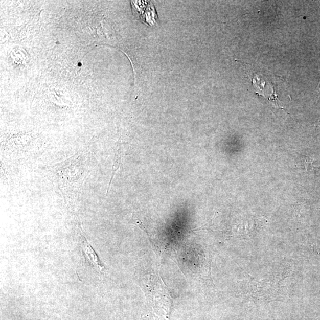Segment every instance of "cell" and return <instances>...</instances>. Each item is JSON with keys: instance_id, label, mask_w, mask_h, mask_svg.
Instances as JSON below:
<instances>
[{"instance_id": "3957f363", "label": "cell", "mask_w": 320, "mask_h": 320, "mask_svg": "<svg viewBox=\"0 0 320 320\" xmlns=\"http://www.w3.org/2000/svg\"><path fill=\"white\" fill-rule=\"evenodd\" d=\"M80 242L81 247L83 248L85 255H87L89 261H90L97 269H98L99 271H102L103 267L100 265L98 257L97 256L94 250H93L84 236L81 237Z\"/></svg>"}, {"instance_id": "6da1fadb", "label": "cell", "mask_w": 320, "mask_h": 320, "mask_svg": "<svg viewBox=\"0 0 320 320\" xmlns=\"http://www.w3.org/2000/svg\"><path fill=\"white\" fill-rule=\"evenodd\" d=\"M88 159L86 152H78L65 161L56 164L51 170L55 184L70 207L75 205L80 190L88 176Z\"/></svg>"}, {"instance_id": "7a4b0ae2", "label": "cell", "mask_w": 320, "mask_h": 320, "mask_svg": "<svg viewBox=\"0 0 320 320\" xmlns=\"http://www.w3.org/2000/svg\"><path fill=\"white\" fill-rule=\"evenodd\" d=\"M252 83L255 88L256 94L260 96H264L270 100L273 105L278 108H282L279 105L278 97L275 94V88L270 80L266 79L261 73H256L252 78Z\"/></svg>"}, {"instance_id": "8992f818", "label": "cell", "mask_w": 320, "mask_h": 320, "mask_svg": "<svg viewBox=\"0 0 320 320\" xmlns=\"http://www.w3.org/2000/svg\"><path fill=\"white\" fill-rule=\"evenodd\" d=\"M319 125H320V121H319Z\"/></svg>"}, {"instance_id": "277c9868", "label": "cell", "mask_w": 320, "mask_h": 320, "mask_svg": "<svg viewBox=\"0 0 320 320\" xmlns=\"http://www.w3.org/2000/svg\"><path fill=\"white\" fill-rule=\"evenodd\" d=\"M123 156H124V150H123V145L122 144L117 145L116 148L115 149V156L113 159V166H112V173H111V176L109 184V187L107 188V194L109 192L111 182L113 179L115 174H116L117 171L120 169V167L122 163Z\"/></svg>"}, {"instance_id": "52a82bcc", "label": "cell", "mask_w": 320, "mask_h": 320, "mask_svg": "<svg viewBox=\"0 0 320 320\" xmlns=\"http://www.w3.org/2000/svg\"><path fill=\"white\" fill-rule=\"evenodd\" d=\"M319 94H320V87H319Z\"/></svg>"}, {"instance_id": "5b68a950", "label": "cell", "mask_w": 320, "mask_h": 320, "mask_svg": "<svg viewBox=\"0 0 320 320\" xmlns=\"http://www.w3.org/2000/svg\"><path fill=\"white\" fill-rule=\"evenodd\" d=\"M314 160L310 159V158L307 157L306 159V170L308 173L312 174L314 172V167L313 165Z\"/></svg>"}]
</instances>
